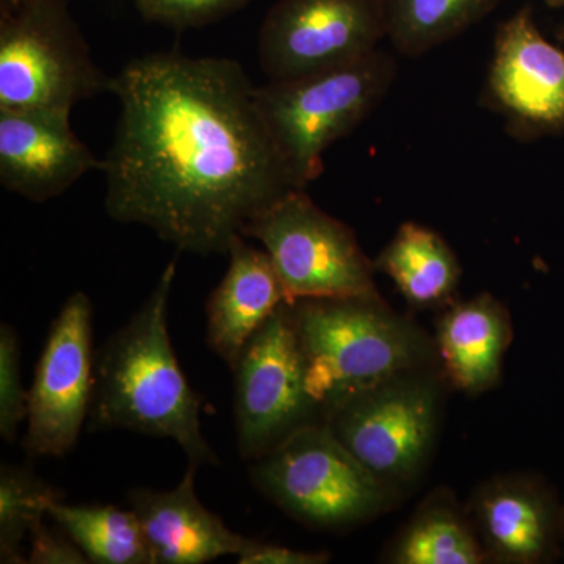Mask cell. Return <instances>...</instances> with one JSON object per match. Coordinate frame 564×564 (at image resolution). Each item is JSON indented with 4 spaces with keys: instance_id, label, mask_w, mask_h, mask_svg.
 <instances>
[{
    "instance_id": "27",
    "label": "cell",
    "mask_w": 564,
    "mask_h": 564,
    "mask_svg": "<svg viewBox=\"0 0 564 564\" xmlns=\"http://www.w3.org/2000/svg\"><path fill=\"white\" fill-rule=\"evenodd\" d=\"M543 2L552 9H564V0H543Z\"/></svg>"
},
{
    "instance_id": "6",
    "label": "cell",
    "mask_w": 564,
    "mask_h": 564,
    "mask_svg": "<svg viewBox=\"0 0 564 564\" xmlns=\"http://www.w3.org/2000/svg\"><path fill=\"white\" fill-rule=\"evenodd\" d=\"M447 386L440 364L406 370L344 400L325 423L367 469L402 496L432 459Z\"/></svg>"
},
{
    "instance_id": "23",
    "label": "cell",
    "mask_w": 564,
    "mask_h": 564,
    "mask_svg": "<svg viewBox=\"0 0 564 564\" xmlns=\"http://www.w3.org/2000/svg\"><path fill=\"white\" fill-rule=\"evenodd\" d=\"M29 392L22 386L21 343L9 323L0 325V436L14 443L18 430L28 422Z\"/></svg>"
},
{
    "instance_id": "7",
    "label": "cell",
    "mask_w": 564,
    "mask_h": 564,
    "mask_svg": "<svg viewBox=\"0 0 564 564\" xmlns=\"http://www.w3.org/2000/svg\"><path fill=\"white\" fill-rule=\"evenodd\" d=\"M110 82L66 0H0V109L70 113Z\"/></svg>"
},
{
    "instance_id": "4",
    "label": "cell",
    "mask_w": 564,
    "mask_h": 564,
    "mask_svg": "<svg viewBox=\"0 0 564 564\" xmlns=\"http://www.w3.org/2000/svg\"><path fill=\"white\" fill-rule=\"evenodd\" d=\"M397 63L380 47L358 61L256 87V102L296 187L323 173V155L380 106Z\"/></svg>"
},
{
    "instance_id": "19",
    "label": "cell",
    "mask_w": 564,
    "mask_h": 564,
    "mask_svg": "<svg viewBox=\"0 0 564 564\" xmlns=\"http://www.w3.org/2000/svg\"><path fill=\"white\" fill-rule=\"evenodd\" d=\"M389 564H484L486 555L469 511L448 488L425 497L386 545Z\"/></svg>"
},
{
    "instance_id": "14",
    "label": "cell",
    "mask_w": 564,
    "mask_h": 564,
    "mask_svg": "<svg viewBox=\"0 0 564 564\" xmlns=\"http://www.w3.org/2000/svg\"><path fill=\"white\" fill-rule=\"evenodd\" d=\"M486 562L536 564L551 558L558 510L543 484L522 474H502L475 488L466 505Z\"/></svg>"
},
{
    "instance_id": "26",
    "label": "cell",
    "mask_w": 564,
    "mask_h": 564,
    "mask_svg": "<svg viewBox=\"0 0 564 564\" xmlns=\"http://www.w3.org/2000/svg\"><path fill=\"white\" fill-rule=\"evenodd\" d=\"M332 560L328 552L296 551L288 545L265 543L247 538L236 556L239 564H325Z\"/></svg>"
},
{
    "instance_id": "25",
    "label": "cell",
    "mask_w": 564,
    "mask_h": 564,
    "mask_svg": "<svg viewBox=\"0 0 564 564\" xmlns=\"http://www.w3.org/2000/svg\"><path fill=\"white\" fill-rule=\"evenodd\" d=\"M31 540V554L28 563L32 564H87L90 560L84 551L74 543L65 530L51 529L40 524L29 536Z\"/></svg>"
},
{
    "instance_id": "5",
    "label": "cell",
    "mask_w": 564,
    "mask_h": 564,
    "mask_svg": "<svg viewBox=\"0 0 564 564\" xmlns=\"http://www.w3.org/2000/svg\"><path fill=\"white\" fill-rule=\"evenodd\" d=\"M256 488L295 521L348 530L388 513L400 494L381 481L325 422L311 423L252 462Z\"/></svg>"
},
{
    "instance_id": "17",
    "label": "cell",
    "mask_w": 564,
    "mask_h": 564,
    "mask_svg": "<svg viewBox=\"0 0 564 564\" xmlns=\"http://www.w3.org/2000/svg\"><path fill=\"white\" fill-rule=\"evenodd\" d=\"M433 339L448 386L477 397L499 384L513 322L507 306L485 292L443 307Z\"/></svg>"
},
{
    "instance_id": "13",
    "label": "cell",
    "mask_w": 564,
    "mask_h": 564,
    "mask_svg": "<svg viewBox=\"0 0 564 564\" xmlns=\"http://www.w3.org/2000/svg\"><path fill=\"white\" fill-rule=\"evenodd\" d=\"M69 111L0 109V184L33 203L69 191L99 161L70 128Z\"/></svg>"
},
{
    "instance_id": "11",
    "label": "cell",
    "mask_w": 564,
    "mask_h": 564,
    "mask_svg": "<svg viewBox=\"0 0 564 564\" xmlns=\"http://www.w3.org/2000/svg\"><path fill=\"white\" fill-rule=\"evenodd\" d=\"M95 352L93 304L73 293L52 322L29 391L22 448L31 458H62L76 447L90 414Z\"/></svg>"
},
{
    "instance_id": "12",
    "label": "cell",
    "mask_w": 564,
    "mask_h": 564,
    "mask_svg": "<svg viewBox=\"0 0 564 564\" xmlns=\"http://www.w3.org/2000/svg\"><path fill=\"white\" fill-rule=\"evenodd\" d=\"M484 96L518 139L564 131V51L541 33L530 7L497 28Z\"/></svg>"
},
{
    "instance_id": "1",
    "label": "cell",
    "mask_w": 564,
    "mask_h": 564,
    "mask_svg": "<svg viewBox=\"0 0 564 564\" xmlns=\"http://www.w3.org/2000/svg\"><path fill=\"white\" fill-rule=\"evenodd\" d=\"M110 93L120 101L102 161L111 220L147 226L177 252L226 256L248 223L299 188L231 58L141 55Z\"/></svg>"
},
{
    "instance_id": "10",
    "label": "cell",
    "mask_w": 564,
    "mask_h": 564,
    "mask_svg": "<svg viewBox=\"0 0 564 564\" xmlns=\"http://www.w3.org/2000/svg\"><path fill=\"white\" fill-rule=\"evenodd\" d=\"M386 39L381 0H278L258 35L269 82L336 68L378 50Z\"/></svg>"
},
{
    "instance_id": "20",
    "label": "cell",
    "mask_w": 564,
    "mask_h": 564,
    "mask_svg": "<svg viewBox=\"0 0 564 564\" xmlns=\"http://www.w3.org/2000/svg\"><path fill=\"white\" fill-rule=\"evenodd\" d=\"M50 518L73 538L90 563L158 564L132 510L113 505H68L55 500Z\"/></svg>"
},
{
    "instance_id": "24",
    "label": "cell",
    "mask_w": 564,
    "mask_h": 564,
    "mask_svg": "<svg viewBox=\"0 0 564 564\" xmlns=\"http://www.w3.org/2000/svg\"><path fill=\"white\" fill-rule=\"evenodd\" d=\"M250 0H135L144 21L173 31L204 28L243 9Z\"/></svg>"
},
{
    "instance_id": "21",
    "label": "cell",
    "mask_w": 564,
    "mask_h": 564,
    "mask_svg": "<svg viewBox=\"0 0 564 564\" xmlns=\"http://www.w3.org/2000/svg\"><path fill=\"white\" fill-rule=\"evenodd\" d=\"M386 39L406 57L462 35L499 7L500 0H381Z\"/></svg>"
},
{
    "instance_id": "9",
    "label": "cell",
    "mask_w": 564,
    "mask_h": 564,
    "mask_svg": "<svg viewBox=\"0 0 564 564\" xmlns=\"http://www.w3.org/2000/svg\"><path fill=\"white\" fill-rule=\"evenodd\" d=\"M231 372L237 445L245 462H258L303 426L323 422L307 392L291 303L281 304L248 340Z\"/></svg>"
},
{
    "instance_id": "8",
    "label": "cell",
    "mask_w": 564,
    "mask_h": 564,
    "mask_svg": "<svg viewBox=\"0 0 564 564\" xmlns=\"http://www.w3.org/2000/svg\"><path fill=\"white\" fill-rule=\"evenodd\" d=\"M242 236L269 252L289 303L380 295L373 262L350 226L322 210L304 188L278 199Z\"/></svg>"
},
{
    "instance_id": "22",
    "label": "cell",
    "mask_w": 564,
    "mask_h": 564,
    "mask_svg": "<svg viewBox=\"0 0 564 564\" xmlns=\"http://www.w3.org/2000/svg\"><path fill=\"white\" fill-rule=\"evenodd\" d=\"M63 492L28 466L0 467V563H28L22 543L50 516V507Z\"/></svg>"
},
{
    "instance_id": "2",
    "label": "cell",
    "mask_w": 564,
    "mask_h": 564,
    "mask_svg": "<svg viewBox=\"0 0 564 564\" xmlns=\"http://www.w3.org/2000/svg\"><path fill=\"white\" fill-rule=\"evenodd\" d=\"M176 259L150 296L95 352L88 430H129L173 440L193 466H220L202 430L203 397L182 372L169 329Z\"/></svg>"
},
{
    "instance_id": "15",
    "label": "cell",
    "mask_w": 564,
    "mask_h": 564,
    "mask_svg": "<svg viewBox=\"0 0 564 564\" xmlns=\"http://www.w3.org/2000/svg\"><path fill=\"white\" fill-rule=\"evenodd\" d=\"M196 470L188 467L172 491L137 488L128 494L158 564H203L234 556L247 538L232 532L196 494Z\"/></svg>"
},
{
    "instance_id": "18",
    "label": "cell",
    "mask_w": 564,
    "mask_h": 564,
    "mask_svg": "<svg viewBox=\"0 0 564 564\" xmlns=\"http://www.w3.org/2000/svg\"><path fill=\"white\" fill-rule=\"evenodd\" d=\"M413 310H443L455 302L462 263L451 245L426 226L406 221L373 261Z\"/></svg>"
},
{
    "instance_id": "3",
    "label": "cell",
    "mask_w": 564,
    "mask_h": 564,
    "mask_svg": "<svg viewBox=\"0 0 564 564\" xmlns=\"http://www.w3.org/2000/svg\"><path fill=\"white\" fill-rule=\"evenodd\" d=\"M306 367L307 392L329 411L388 378L440 364L434 339L381 295L291 303Z\"/></svg>"
},
{
    "instance_id": "16",
    "label": "cell",
    "mask_w": 564,
    "mask_h": 564,
    "mask_svg": "<svg viewBox=\"0 0 564 564\" xmlns=\"http://www.w3.org/2000/svg\"><path fill=\"white\" fill-rule=\"evenodd\" d=\"M226 256L228 270L206 303V343L232 369L248 340L289 300L269 252L239 236Z\"/></svg>"
}]
</instances>
